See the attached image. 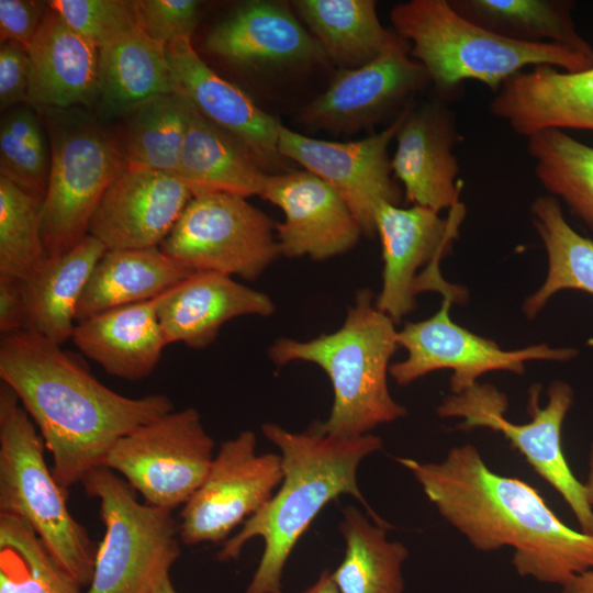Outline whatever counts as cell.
<instances>
[{
    "instance_id": "38",
    "label": "cell",
    "mask_w": 593,
    "mask_h": 593,
    "mask_svg": "<svg viewBox=\"0 0 593 593\" xmlns=\"http://www.w3.org/2000/svg\"><path fill=\"white\" fill-rule=\"evenodd\" d=\"M42 202L0 176V275L23 280L47 258Z\"/></svg>"
},
{
    "instance_id": "18",
    "label": "cell",
    "mask_w": 593,
    "mask_h": 593,
    "mask_svg": "<svg viewBox=\"0 0 593 593\" xmlns=\"http://www.w3.org/2000/svg\"><path fill=\"white\" fill-rule=\"evenodd\" d=\"M260 197L283 212L276 236L286 257L326 260L350 250L363 234L339 194L307 170L268 175Z\"/></svg>"
},
{
    "instance_id": "36",
    "label": "cell",
    "mask_w": 593,
    "mask_h": 593,
    "mask_svg": "<svg viewBox=\"0 0 593 593\" xmlns=\"http://www.w3.org/2000/svg\"><path fill=\"white\" fill-rule=\"evenodd\" d=\"M0 593H83L22 519L0 514Z\"/></svg>"
},
{
    "instance_id": "47",
    "label": "cell",
    "mask_w": 593,
    "mask_h": 593,
    "mask_svg": "<svg viewBox=\"0 0 593 593\" xmlns=\"http://www.w3.org/2000/svg\"><path fill=\"white\" fill-rule=\"evenodd\" d=\"M152 593H178L171 582L170 577L160 582Z\"/></svg>"
},
{
    "instance_id": "4",
    "label": "cell",
    "mask_w": 593,
    "mask_h": 593,
    "mask_svg": "<svg viewBox=\"0 0 593 593\" xmlns=\"http://www.w3.org/2000/svg\"><path fill=\"white\" fill-rule=\"evenodd\" d=\"M394 322L373 303L369 289L357 292L343 325L310 340L278 338L269 358L317 365L328 376L334 402L321 432L343 438L369 434L374 427L406 415L388 388L390 359L400 347Z\"/></svg>"
},
{
    "instance_id": "3",
    "label": "cell",
    "mask_w": 593,
    "mask_h": 593,
    "mask_svg": "<svg viewBox=\"0 0 593 593\" xmlns=\"http://www.w3.org/2000/svg\"><path fill=\"white\" fill-rule=\"evenodd\" d=\"M261 429L281 451L280 488L223 542L217 555L220 561L237 559L248 540L262 538L264 552L245 593L281 591L282 571L293 548L322 508L342 494L356 497L374 523L388 526L368 505L357 483L359 463L381 449L380 437H336L321 432L316 422L303 433L273 423L264 424Z\"/></svg>"
},
{
    "instance_id": "21",
    "label": "cell",
    "mask_w": 593,
    "mask_h": 593,
    "mask_svg": "<svg viewBox=\"0 0 593 593\" xmlns=\"http://www.w3.org/2000/svg\"><path fill=\"white\" fill-rule=\"evenodd\" d=\"M490 112L525 138L546 130L593 131V67L525 69L493 93Z\"/></svg>"
},
{
    "instance_id": "33",
    "label": "cell",
    "mask_w": 593,
    "mask_h": 593,
    "mask_svg": "<svg viewBox=\"0 0 593 593\" xmlns=\"http://www.w3.org/2000/svg\"><path fill=\"white\" fill-rule=\"evenodd\" d=\"M534 227L548 256V272L540 288L524 303L532 318L560 290L575 289L593 295V240L574 231L552 195L538 197L530 208Z\"/></svg>"
},
{
    "instance_id": "46",
    "label": "cell",
    "mask_w": 593,
    "mask_h": 593,
    "mask_svg": "<svg viewBox=\"0 0 593 593\" xmlns=\"http://www.w3.org/2000/svg\"><path fill=\"white\" fill-rule=\"evenodd\" d=\"M586 489V496L590 505L593 507V441L591 444L589 454V472L586 481L584 482Z\"/></svg>"
},
{
    "instance_id": "2",
    "label": "cell",
    "mask_w": 593,
    "mask_h": 593,
    "mask_svg": "<svg viewBox=\"0 0 593 593\" xmlns=\"http://www.w3.org/2000/svg\"><path fill=\"white\" fill-rule=\"evenodd\" d=\"M0 379L37 427L66 491L103 466L121 437L175 410L161 393L111 390L61 345L26 329L1 335Z\"/></svg>"
},
{
    "instance_id": "10",
    "label": "cell",
    "mask_w": 593,
    "mask_h": 593,
    "mask_svg": "<svg viewBox=\"0 0 593 593\" xmlns=\"http://www.w3.org/2000/svg\"><path fill=\"white\" fill-rule=\"evenodd\" d=\"M276 225L247 198L194 195L159 248L192 271L257 279L280 255Z\"/></svg>"
},
{
    "instance_id": "15",
    "label": "cell",
    "mask_w": 593,
    "mask_h": 593,
    "mask_svg": "<svg viewBox=\"0 0 593 593\" xmlns=\"http://www.w3.org/2000/svg\"><path fill=\"white\" fill-rule=\"evenodd\" d=\"M433 209L412 205L400 208L382 203L376 213L383 258L382 289L376 306L394 323L415 307L417 271L439 269L441 258L451 249L466 215L459 202L447 217Z\"/></svg>"
},
{
    "instance_id": "31",
    "label": "cell",
    "mask_w": 593,
    "mask_h": 593,
    "mask_svg": "<svg viewBox=\"0 0 593 593\" xmlns=\"http://www.w3.org/2000/svg\"><path fill=\"white\" fill-rule=\"evenodd\" d=\"M388 526L371 523L358 508L346 506L339 532L345 556L332 572L342 593H403L402 569L409 557L400 541L389 540Z\"/></svg>"
},
{
    "instance_id": "27",
    "label": "cell",
    "mask_w": 593,
    "mask_h": 593,
    "mask_svg": "<svg viewBox=\"0 0 593 593\" xmlns=\"http://www.w3.org/2000/svg\"><path fill=\"white\" fill-rule=\"evenodd\" d=\"M176 176L193 197L215 192L244 198L260 195L268 178L242 142L194 107Z\"/></svg>"
},
{
    "instance_id": "42",
    "label": "cell",
    "mask_w": 593,
    "mask_h": 593,
    "mask_svg": "<svg viewBox=\"0 0 593 593\" xmlns=\"http://www.w3.org/2000/svg\"><path fill=\"white\" fill-rule=\"evenodd\" d=\"M31 64L29 53L18 43L0 45V109L8 111L27 101Z\"/></svg>"
},
{
    "instance_id": "44",
    "label": "cell",
    "mask_w": 593,
    "mask_h": 593,
    "mask_svg": "<svg viewBox=\"0 0 593 593\" xmlns=\"http://www.w3.org/2000/svg\"><path fill=\"white\" fill-rule=\"evenodd\" d=\"M561 588V593H593V569L574 577Z\"/></svg>"
},
{
    "instance_id": "24",
    "label": "cell",
    "mask_w": 593,
    "mask_h": 593,
    "mask_svg": "<svg viewBox=\"0 0 593 593\" xmlns=\"http://www.w3.org/2000/svg\"><path fill=\"white\" fill-rule=\"evenodd\" d=\"M27 53L32 107L69 109L98 100L99 49L51 7Z\"/></svg>"
},
{
    "instance_id": "17",
    "label": "cell",
    "mask_w": 593,
    "mask_h": 593,
    "mask_svg": "<svg viewBox=\"0 0 593 593\" xmlns=\"http://www.w3.org/2000/svg\"><path fill=\"white\" fill-rule=\"evenodd\" d=\"M192 197L174 174L125 167L104 192L89 235L107 250L159 247Z\"/></svg>"
},
{
    "instance_id": "29",
    "label": "cell",
    "mask_w": 593,
    "mask_h": 593,
    "mask_svg": "<svg viewBox=\"0 0 593 593\" xmlns=\"http://www.w3.org/2000/svg\"><path fill=\"white\" fill-rule=\"evenodd\" d=\"M172 91L166 46L139 25L99 49L98 100L107 114H132L148 100Z\"/></svg>"
},
{
    "instance_id": "43",
    "label": "cell",
    "mask_w": 593,
    "mask_h": 593,
    "mask_svg": "<svg viewBox=\"0 0 593 593\" xmlns=\"http://www.w3.org/2000/svg\"><path fill=\"white\" fill-rule=\"evenodd\" d=\"M26 303L22 281L0 275V332L1 335L24 329Z\"/></svg>"
},
{
    "instance_id": "6",
    "label": "cell",
    "mask_w": 593,
    "mask_h": 593,
    "mask_svg": "<svg viewBox=\"0 0 593 593\" xmlns=\"http://www.w3.org/2000/svg\"><path fill=\"white\" fill-rule=\"evenodd\" d=\"M44 440L14 391L0 385V514L25 522L53 559L82 588L97 546L69 512L67 491L44 457Z\"/></svg>"
},
{
    "instance_id": "16",
    "label": "cell",
    "mask_w": 593,
    "mask_h": 593,
    "mask_svg": "<svg viewBox=\"0 0 593 593\" xmlns=\"http://www.w3.org/2000/svg\"><path fill=\"white\" fill-rule=\"evenodd\" d=\"M430 83L425 68L411 56L410 43L394 32L371 61L343 69L329 87L303 110L302 120L334 132H351L374 123L401 101Z\"/></svg>"
},
{
    "instance_id": "8",
    "label": "cell",
    "mask_w": 593,
    "mask_h": 593,
    "mask_svg": "<svg viewBox=\"0 0 593 593\" xmlns=\"http://www.w3.org/2000/svg\"><path fill=\"white\" fill-rule=\"evenodd\" d=\"M99 500L104 535L85 593H152L180 557L179 524L171 511L136 500L118 473L100 466L80 483Z\"/></svg>"
},
{
    "instance_id": "30",
    "label": "cell",
    "mask_w": 593,
    "mask_h": 593,
    "mask_svg": "<svg viewBox=\"0 0 593 593\" xmlns=\"http://www.w3.org/2000/svg\"><path fill=\"white\" fill-rule=\"evenodd\" d=\"M299 15L327 58L360 67L379 56L394 36L381 24L373 0H296Z\"/></svg>"
},
{
    "instance_id": "11",
    "label": "cell",
    "mask_w": 593,
    "mask_h": 593,
    "mask_svg": "<svg viewBox=\"0 0 593 593\" xmlns=\"http://www.w3.org/2000/svg\"><path fill=\"white\" fill-rule=\"evenodd\" d=\"M214 441L193 407L171 411L121 437L103 466L138 492L145 503L172 511L204 481Z\"/></svg>"
},
{
    "instance_id": "37",
    "label": "cell",
    "mask_w": 593,
    "mask_h": 593,
    "mask_svg": "<svg viewBox=\"0 0 593 593\" xmlns=\"http://www.w3.org/2000/svg\"><path fill=\"white\" fill-rule=\"evenodd\" d=\"M31 104L9 110L0 125V176L44 200L51 167L49 141Z\"/></svg>"
},
{
    "instance_id": "7",
    "label": "cell",
    "mask_w": 593,
    "mask_h": 593,
    "mask_svg": "<svg viewBox=\"0 0 593 593\" xmlns=\"http://www.w3.org/2000/svg\"><path fill=\"white\" fill-rule=\"evenodd\" d=\"M36 109V108H35ZM51 167L42 202L46 257L76 247L111 182L126 167L122 146L80 109L42 108Z\"/></svg>"
},
{
    "instance_id": "20",
    "label": "cell",
    "mask_w": 593,
    "mask_h": 593,
    "mask_svg": "<svg viewBox=\"0 0 593 593\" xmlns=\"http://www.w3.org/2000/svg\"><path fill=\"white\" fill-rule=\"evenodd\" d=\"M174 91L220 128L242 142L260 165H276L281 122L262 111L234 83L221 78L197 54L190 37L166 46Z\"/></svg>"
},
{
    "instance_id": "40",
    "label": "cell",
    "mask_w": 593,
    "mask_h": 593,
    "mask_svg": "<svg viewBox=\"0 0 593 593\" xmlns=\"http://www.w3.org/2000/svg\"><path fill=\"white\" fill-rule=\"evenodd\" d=\"M200 5L195 0H136L138 25L163 46L181 37L191 38Z\"/></svg>"
},
{
    "instance_id": "39",
    "label": "cell",
    "mask_w": 593,
    "mask_h": 593,
    "mask_svg": "<svg viewBox=\"0 0 593 593\" xmlns=\"http://www.w3.org/2000/svg\"><path fill=\"white\" fill-rule=\"evenodd\" d=\"M48 4L98 49L138 25L135 0H52Z\"/></svg>"
},
{
    "instance_id": "25",
    "label": "cell",
    "mask_w": 593,
    "mask_h": 593,
    "mask_svg": "<svg viewBox=\"0 0 593 593\" xmlns=\"http://www.w3.org/2000/svg\"><path fill=\"white\" fill-rule=\"evenodd\" d=\"M70 339L105 372L128 381L148 377L167 346L154 300L82 320L76 323Z\"/></svg>"
},
{
    "instance_id": "26",
    "label": "cell",
    "mask_w": 593,
    "mask_h": 593,
    "mask_svg": "<svg viewBox=\"0 0 593 593\" xmlns=\"http://www.w3.org/2000/svg\"><path fill=\"white\" fill-rule=\"evenodd\" d=\"M107 247L87 235L76 247L43 264L22 281L26 303L24 329L63 345L71 338L76 311L91 272Z\"/></svg>"
},
{
    "instance_id": "14",
    "label": "cell",
    "mask_w": 593,
    "mask_h": 593,
    "mask_svg": "<svg viewBox=\"0 0 593 593\" xmlns=\"http://www.w3.org/2000/svg\"><path fill=\"white\" fill-rule=\"evenodd\" d=\"M401 119L402 112L381 132L345 143L311 138L281 124L278 150L327 182L344 200L362 233L372 236L378 208L384 202L399 205L402 200L389 156Z\"/></svg>"
},
{
    "instance_id": "19",
    "label": "cell",
    "mask_w": 593,
    "mask_h": 593,
    "mask_svg": "<svg viewBox=\"0 0 593 593\" xmlns=\"http://www.w3.org/2000/svg\"><path fill=\"white\" fill-rule=\"evenodd\" d=\"M459 136L455 113L445 104L404 107L391 166L406 201L437 212L449 211L460 202L463 184L454 153Z\"/></svg>"
},
{
    "instance_id": "28",
    "label": "cell",
    "mask_w": 593,
    "mask_h": 593,
    "mask_svg": "<svg viewBox=\"0 0 593 593\" xmlns=\"http://www.w3.org/2000/svg\"><path fill=\"white\" fill-rule=\"evenodd\" d=\"M193 272L159 247L107 250L81 294L76 323L112 309L155 300Z\"/></svg>"
},
{
    "instance_id": "23",
    "label": "cell",
    "mask_w": 593,
    "mask_h": 593,
    "mask_svg": "<svg viewBox=\"0 0 593 593\" xmlns=\"http://www.w3.org/2000/svg\"><path fill=\"white\" fill-rule=\"evenodd\" d=\"M154 302L166 344L183 343L193 349L212 344L232 318L275 311L266 293L213 271H194Z\"/></svg>"
},
{
    "instance_id": "22",
    "label": "cell",
    "mask_w": 593,
    "mask_h": 593,
    "mask_svg": "<svg viewBox=\"0 0 593 593\" xmlns=\"http://www.w3.org/2000/svg\"><path fill=\"white\" fill-rule=\"evenodd\" d=\"M205 49L221 59L247 68L279 67L324 61L316 38L291 10L272 1H248L216 24Z\"/></svg>"
},
{
    "instance_id": "41",
    "label": "cell",
    "mask_w": 593,
    "mask_h": 593,
    "mask_svg": "<svg viewBox=\"0 0 593 593\" xmlns=\"http://www.w3.org/2000/svg\"><path fill=\"white\" fill-rule=\"evenodd\" d=\"M48 9V1L0 0V42L27 51Z\"/></svg>"
},
{
    "instance_id": "12",
    "label": "cell",
    "mask_w": 593,
    "mask_h": 593,
    "mask_svg": "<svg viewBox=\"0 0 593 593\" xmlns=\"http://www.w3.org/2000/svg\"><path fill=\"white\" fill-rule=\"evenodd\" d=\"M455 300L444 296L439 310L429 318L406 323L398 332L399 346L407 355L392 363L389 372L400 385H407L425 374L450 369V389L459 394L478 383L479 377L505 370L521 374L529 360L564 361L578 355L574 348H551L547 344L517 350H504L495 342L456 324L450 317Z\"/></svg>"
},
{
    "instance_id": "35",
    "label": "cell",
    "mask_w": 593,
    "mask_h": 593,
    "mask_svg": "<svg viewBox=\"0 0 593 593\" xmlns=\"http://www.w3.org/2000/svg\"><path fill=\"white\" fill-rule=\"evenodd\" d=\"M526 141L538 181L593 232V147L560 130Z\"/></svg>"
},
{
    "instance_id": "1",
    "label": "cell",
    "mask_w": 593,
    "mask_h": 593,
    "mask_svg": "<svg viewBox=\"0 0 593 593\" xmlns=\"http://www.w3.org/2000/svg\"><path fill=\"white\" fill-rule=\"evenodd\" d=\"M396 460L473 548L511 547L521 577L563 586L593 569V535L566 525L527 482L492 471L475 446H455L438 462Z\"/></svg>"
},
{
    "instance_id": "32",
    "label": "cell",
    "mask_w": 593,
    "mask_h": 593,
    "mask_svg": "<svg viewBox=\"0 0 593 593\" xmlns=\"http://www.w3.org/2000/svg\"><path fill=\"white\" fill-rule=\"evenodd\" d=\"M471 22L528 43H553L590 57L593 47L575 30L573 2L564 0H450Z\"/></svg>"
},
{
    "instance_id": "45",
    "label": "cell",
    "mask_w": 593,
    "mask_h": 593,
    "mask_svg": "<svg viewBox=\"0 0 593 593\" xmlns=\"http://www.w3.org/2000/svg\"><path fill=\"white\" fill-rule=\"evenodd\" d=\"M278 593H283L279 591ZM302 593H342L332 575V572L324 570L318 579L304 592Z\"/></svg>"
},
{
    "instance_id": "13",
    "label": "cell",
    "mask_w": 593,
    "mask_h": 593,
    "mask_svg": "<svg viewBox=\"0 0 593 593\" xmlns=\"http://www.w3.org/2000/svg\"><path fill=\"white\" fill-rule=\"evenodd\" d=\"M282 478L281 456L258 455L254 432L222 443L204 481L183 505L181 542H224L271 499Z\"/></svg>"
},
{
    "instance_id": "34",
    "label": "cell",
    "mask_w": 593,
    "mask_h": 593,
    "mask_svg": "<svg viewBox=\"0 0 593 593\" xmlns=\"http://www.w3.org/2000/svg\"><path fill=\"white\" fill-rule=\"evenodd\" d=\"M193 105L172 91L157 96L132 114L122 146L126 167L176 175Z\"/></svg>"
},
{
    "instance_id": "9",
    "label": "cell",
    "mask_w": 593,
    "mask_h": 593,
    "mask_svg": "<svg viewBox=\"0 0 593 593\" xmlns=\"http://www.w3.org/2000/svg\"><path fill=\"white\" fill-rule=\"evenodd\" d=\"M538 384L529 390L530 421L516 424L505 417L506 395L492 384L475 383L459 394L448 395L437 407L440 417H456L457 428H488L502 434L533 468L553 488L573 512L581 532L593 535V507L584 483L573 474L562 448V425L573 404V390L563 381L550 383L548 402L539 406Z\"/></svg>"
},
{
    "instance_id": "5",
    "label": "cell",
    "mask_w": 593,
    "mask_h": 593,
    "mask_svg": "<svg viewBox=\"0 0 593 593\" xmlns=\"http://www.w3.org/2000/svg\"><path fill=\"white\" fill-rule=\"evenodd\" d=\"M393 31L411 45V56L438 91L451 94L466 80L493 93L526 68L551 65L568 71L593 67V57L553 43L513 40L459 14L448 0H411L390 12Z\"/></svg>"
}]
</instances>
